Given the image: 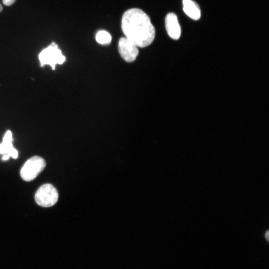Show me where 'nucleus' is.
Segmentation results:
<instances>
[{
	"instance_id": "nucleus-1",
	"label": "nucleus",
	"mask_w": 269,
	"mask_h": 269,
	"mask_svg": "<svg viewBox=\"0 0 269 269\" xmlns=\"http://www.w3.org/2000/svg\"><path fill=\"white\" fill-rule=\"evenodd\" d=\"M121 27L125 37L138 47L148 46L155 37V28L149 17L139 8H130L124 13Z\"/></svg>"
},
{
	"instance_id": "nucleus-2",
	"label": "nucleus",
	"mask_w": 269,
	"mask_h": 269,
	"mask_svg": "<svg viewBox=\"0 0 269 269\" xmlns=\"http://www.w3.org/2000/svg\"><path fill=\"white\" fill-rule=\"evenodd\" d=\"M46 166L44 159L39 156H34L28 159L20 170V176L26 181L34 179Z\"/></svg>"
},
{
	"instance_id": "nucleus-3",
	"label": "nucleus",
	"mask_w": 269,
	"mask_h": 269,
	"mask_svg": "<svg viewBox=\"0 0 269 269\" xmlns=\"http://www.w3.org/2000/svg\"><path fill=\"white\" fill-rule=\"evenodd\" d=\"M58 199V193L55 187L51 184L46 183L41 186L35 194L36 203L43 207H51Z\"/></svg>"
},
{
	"instance_id": "nucleus-4",
	"label": "nucleus",
	"mask_w": 269,
	"mask_h": 269,
	"mask_svg": "<svg viewBox=\"0 0 269 269\" xmlns=\"http://www.w3.org/2000/svg\"><path fill=\"white\" fill-rule=\"evenodd\" d=\"M39 59L41 66L48 64L53 69H54L56 64H61L65 61V57L54 42L40 52Z\"/></svg>"
},
{
	"instance_id": "nucleus-5",
	"label": "nucleus",
	"mask_w": 269,
	"mask_h": 269,
	"mask_svg": "<svg viewBox=\"0 0 269 269\" xmlns=\"http://www.w3.org/2000/svg\"><path fill=\"white\" fill-rule=\"evenodd\" d=\"M118 50L121 56L127 62L134 61L139 53L138 47L126 37L119 39Z\"/></svg>"
},
{
	"instance_id": "nucleus-6",
	"label": "nucleus",
	"mask_w": 269,
	"mask_h": 269,
	"mask_svg": "<svg viewBox=\"0 0 269 269\" xmlns=\"http://www.w3.org/2000/svg\"><path fill=\"white\" fill-rule=\"evenodd\" d=\"M165 22L168 35L173 39H178L180 36L181 28L176 14L173 12L168 13Z\"/></svg>"
},
{
	"instance_id": "nucleus-7",
	"label": "nucleus",
	"mask_w": 269,
	"mask_h": 269,
	"mask_svg": "<svg viewBox=\"0 0 269 269\" xmlns=\"http://www.w3.org/2000/svg\"><path fill=\"white\" fill-rule=\"evenodd\" d=\"M0 153L8 154L13 158L18 157V151L12 146V134L10 131L5 133L2 142L0 144Z\"/></svg>"
},
{
	"instance_id": "nucleus-8",
	"label": "nucleus",
	"mask_w": 269,
	"mask_h": 269,
	"mask_svg": "<svg viewBox=\"0 0 269 269\" xmlns=\"http://www.w3.org/2000/svg\"><path fill=\"white\" fill-rule=\"evenodd\" d=\"M184 12L191 19L198 20L201 16V11L198 5L192 0H183Z\"/></svg>"
},
{
	"instance_id": "nucleus-9",
	"label": "nucleus",
	"mask_w": 269,
	"mask_h": 269,
	"mask_svg": "<svg viewBox=\"0 0 269 269\" xmlns=\"http://www.w3.org/2000/svg\"><path fill=\"white\" fill-rule=\"evenodd\" d=\"M96 40L97 42L101 44H109L112 40L110 34L105 30L99 31L96 35Z\"/></svg>"
},
{
	"instance_id": "nucleus-10",
	"label": "nucleus",
	"mask_w": 269,
	"mask_h": 269,
	"mask_svg": "<svg viewBox=\"0 0 269 269\" xmlns=\"http://www.w3.org/2000/svg\"><path fill=\"white\" fill-rule=\"evenodd\" d=\"M16 0H2L3 3L6 6L12 5Z\"/></svg>"
},
{
	"instance_id": "nucleus-11",
	"label": "nucleus",
	"mask_w": 269,
	"mask_h": 269,
	"mask_svg": "<svg viewBox=\"0 0 269 269\" xmlns=\"http://www.w3.org/2000/svg\"><path fill=\"white\" fill-rule=\"evenodd\" d=\"M9 157H10V156H9V155H8V154H4V155L3 156L2 159V160H6L8 159V158H9Z\"/></svg>"
},
{
	"instance_id": "nucleus-12",
	"label": "nucleus",
	"mask_w": 269,
	"mask_h": 269,
	"mask_svg": "<svg viewBox=\"0 0 269 269\" xmlns=\"http://www.w3.org/2000/svg\"><path fill=\"white\" fill-rule=\"evenodd\" d=\"M269 231L268 230L266 233H265V238L266 239V240H267V241H269Z\"/></svg>"
},
{
	"instance_id": "nucleus-13",
	"label": "nucleus",
	"mask_w": 269,
	"mask_h": 269,
	"mask_svg": "<svg viewBox=\"0 0 269 269\" xmlns=\"http://www.w3.org/2000/svg\"><path fill=\"white\" fill-rule=\"evenodd\" d=\"M2 10V6L1 4L0 3V12H1Z\"/></svg>"
}]
</instances>
